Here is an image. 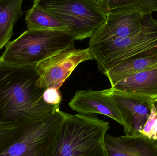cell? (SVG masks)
<instances>
[{"label": "cell", "mask_w": 157, "mask_h": 156, "mask_svg": "<svg viewBox=\"0 0 157 156\" xmlns=\"http://www.w3.org/2000/svg\"><path fill=\"white\" fill-rule=\"evenodd\" d=\"M154 100H157V97L156 98H154Z\"/></svg>", "instance_id": "20"}, {"label": "cell", "mask_w": 157, "mask_h": 156, "mask_svg": "<svg viewBox=\"0 0 157 156\" xmlns=\"http://www.w3.org/2000/svg\"><path fill=\"white\" fill-rule=\"evenodd\" d=\"M93 59L89 48L76 49L74 47L60 51L37 65L39 77L36 85L40 88L59 89L79 64Z\"/></svg>", "instance_id": "7"}, {"label": "cell", "mask_w": 157, "mask_h": 156, "mask_svg": "<svg viewBox=\"0 0 157 156\" xmlns=\"http://www.w3.org/2000/svg\"><path fill=\"white\" fill-rule=\"evenodd\" d=\"M109 90L122 118L125 135H142L141 132L151 114L154 99L120 91L111 87Z\"/></svg>", "instance_id": "8"}, {"label": "cell", "mask_w": 157, "mask_h": 156, "mask_svg": "<svg viewBox=\"0 0 157 156\" xmlns=\"http://www.w3.org/2000/svg\"><path fill=\"white\" fill-rule=\"evenodd\" d=\"M105 147L108 156H157V147L143 135L115 137L106 134Z\"/></svg>", "instance_id": "11"}, {"label": "cell", "mask_w": 157, "mask_h": 156, "mask_svg": "<svg viewBox=\"0 0 157 156\" xmlns=\"http://www.w3.org/2000/svg\"><path fill=\"white\" fill-rule=\"evenodd\" d=\"M141 134L151 140L157 147V100H154L151 114Z\"/></svg>", "instance_id": "17"}, {"label": "cell", "mask_w": 157, "mask_h": 156, "mask_svg": "<svg viewBox=\"0 0 157 156\" xmlns=\"http://www.w3.org/2000/svg\"><path fill=\"white\" fill-rule=\"evenodd\" d=\"M88 48L102 73L127 60L157 54V19L149 15L145 17L143 28L135 34Z\"/></svg>", "instance_id": "5"}, {"label": "cell", "mask_w": 157, "mask_h": 156, "mask_svg": "<svg viewBox=\"0 0 157 156\" xmlns=\"http://www.w3.org/2000/svg\"><path fill=\"white\" fill-rule=\"evenodd\" d=\"M14 127L12 125L0 122V140Z\"/></svg>", "instance_id": "19"}, {"label": "cell", "mask_w": 157, "mask_h": 156, "mask_svg": "<svg viewBox=\"0 0 157 156\" xmlns=\"http://www.w3.org/2000/svg\"><path fill=\"white\" fill-rule=\"evenodd\" d=\"M75 40L68 31L28 29L6 45L0 62L36 66L56 53L74 47Z\"/></svg>", "instance_id": "4"}, {"label": "cell", "mask_w": 157, "mask_h": 156, "mask_svg": "<svg viewBox=\"0 0 157 156\" xmlns=\"http://www.w3.org/2000/svg\"><path fill=\"white\" fill-rule=\"evenodd\" d=\"M157 66V54L127 60L102 73L106 76L111 87L134 74Z\"/></svg>", "instance_id": "14"}, {"label": "cell", "mask_w": 157, "mask_h": 156, "mask_svg": "<svg viewBox=\"0 0 157 156\" xmlns=\"http://www.w3.org/2000/svg\"><path fill=\"white\" fill-rule=\"evenodd\" d=\"M106 21L90 38L89 46L109 42L133 35L143 28L144 16L140 13L106 11Z\"/></svg>", "instance_id": "9"}, {"label": "cell", "mask_w": 157, "mask_h": 156, "mask_svg": "<svg viewBox=\"0 0 157 156\" xmlns=\"http://www.w3.org/2000/svg\"><path fill=\"white\" fill-rule=\"evenodd\" d=\"M43 99L44 101L49 105L60 106L62 97L59 89L50 87L45 89L43 94Z\"/></svg>", "instance_id": "18"}, {"label": "cell", "mask_w": 157, "mask_h": 156, "mask_svg": "<svg viewBox=\"0 0 157 156\" xmlns=\"http://www.w3.org/2000/svg\"><path fill=\"white\" fill-rule=\"evenodd\" d=\"M105 11L140 13L145 16L157 12V0H101Z\"/></svg>", "instance_id": "16"}, {"label": "cell", "mask_w": 157, "mask_h": 156, "mask_svg": "<svg viewBox=\"0 0 157 156\" xmlns=\"http://www.w3.org/2000/svg\"><path fill=\"white\" fill-rule=\"evenodd\" d=\"M111 88L154 99L157 97V66L124 79Z\"/></svg>", "instance_id": "12"}, {"label": "cell", "mask_w": 157, "mask_h": 156, "mask_svg": "<svg viewBox=\"0 0 157 156\" xmlns=\"http://www.w3.org/2000/svg\"><path fill=\"white\" fill-rule=\"evenodd\" d=\"M69 114L58 109L42 120L15 127L0 140V156H55Z\"/></svg>", "instance_id": "2"}, {"label": "cell", "mask_w": 157, "mask_h": 156, "mask_svg": "<svg viewBox=\"0 0 157 156\" xmlns=\"http://www.w3.org/2000/svg\"><path fill=\"white\" fill-rule=\"evenodd\" d=\"M25 22L29 30L68 31V27L54 14L43 7L39 0L33 2L31 8L27 11Z\"/></svg>", "instance_id": "13"}, {"label": "cell", "mask_w": 157, "mask_h": 156, "mask_svg": "<svg viewBox=\"0 0 157 156\" xmlns=\"http://www.w3.org/2000/svg\"><path fill=\"white\" fill-rule=\"evenodd\" d=\"M69 106L79 114H102L124 125L121 114L110 95L109 89L94 91L89 89L77 91L69 103Z\"/></svg>", "instance_id": "10"}, {"label": "cell", "mask_w": 157, "mask_h": 156, "mask_svg": "<svg viewBox=\"0 0 157 156\" xmlns=\"http://www.w3.org/2000/svg\"><path fill=\"white\" fill-rule=\"evenodd\" d=\"M109 122L96 115L69 114L60 132L55 156H108Z\"/></svg>", "instance_id": "3"}, {"label": "cell", "mask_w": 157, "mask_h": 156, "mask_svg": "<svg viewBox=\"0 0 157 156\" xmlns=\"http://www.w3.org/2000/svg\"><path fill=\"white\" fill-rule=\"evenodd\" d=\"M36 66L0 62V122L14 127L42 120L60 109L43 100L46 88L36 85Z\"/></svg>", "instance_id": "1"}, {"label": "cell", "mask_w": 157, "mask_h": 156, "mask_svg": "<svg viewBox=\"0 0 157 156\" xmlns=\"http://www.w3.org/2000/svg\"><path fill=\"white\" fill-rule=\"evenodd\" d=\"M68 27L75 40L91 38L107 19L100 0H39Z\"/></svg>", "instance_id": "6"}, {"label": "cell", "mask_w": 157, "mask_h": 156, "mask_svg": "<svg viewBox=\"0 0 157 156\" xmlns=\"http://www.w3.org/2000/svg\"><path fill=\"white\" fill-rule=\"evenodd\" d=\"M23 0H0V49L6 46L13 34L17 21L23 15Z\"/></svg>", "instance_id": "15"}]
</instances>
